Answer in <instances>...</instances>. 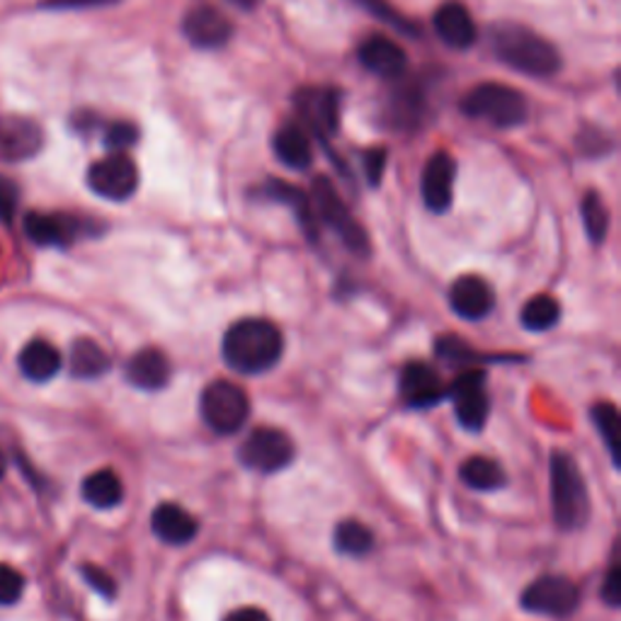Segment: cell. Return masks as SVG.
<instances>
[{"instance_id":"1","label":"cell","mask_w":621,"mask_h":621,"mask_svg":"<svg viewBox=\"0 0 621 621\" xmlns=\"http://www.w3.org/2000/svg\"><path fill=\"white\" fill-rule=\"evenodd\" d=\"M285 350V337H282L275 323L265 319H243L234 323L224 335L222 353L226 365L238 374H263L275 367Z\"/></svg>"},{"instance_id":"2","label":"cell","mask_w":621,"mask_h":621,"mask_svg":"<svg viewBox=\"0 0 621 621\" xmlns=\"http://www.w3.org/2000/svg\"><path fill=\"white\" fill-rule=\"evenodd\" d=\"M490 47L500 63L529 79H551L561 71L559 49L525 25L498 23L490 29Z\"/></svg>"},{"instance_id":"3","label":"cell","mask_w":621,"mask_h":621,"mask_svg":"<svg viewBox=\"0 0 621 621\" xmlns=\"http://www.w3.org/2000/svg\"><path fill=\"white\" fill-rule=\"evenodd\" d=\"M551 505L553 520L563 532H577L590 520V493L575 459L565 452L551 456Z\"/></svg>"},{"instance_id":"4","label":"cell","mask_w":621,"mask_h":621,"mask_svg":"<svg viewBox=\"0 0 621 621\" xmlns=\"http://www.w3.org/2000/svg\"><path fill=\"white\" fill-rule=\"evenodd\" d=\"M462 112L498 129H515L527 122L529 105L520 91L503 83H481L462 100Z\"/></svg>"},{"instance_id":"5","label":"cell","mask_w":621,"mask_h":621,"mask_svg":"<svg viewBox=\"0 0 621 621\" xmlns=\"http://www.w3.org/2000/svg\"><path fill=\"white\" fill-rule=\"evenodd\" d=\"M309 198L319 224L329 226L331 231L353 250V253L357 255L369 253V238L365 234V228L357 224V219L350 214V210H347V204L343 202L341 194H337L329 178H315Z\"/></svg>"},{"instance_id":"6","label":"cell","mask_w":621,"mask_h":621,"mask_svg":"<svg viewBox=\"0 0 621 621\" xmlns=\"http://www.w3.org/2000/svg\"><path fill=\"white\" fill-rule=\"evenodd\" d=\"M200 413L206 428L216 434H234L243 428L250 416V401L246 391L234 381H214L204 389Z\"/></svg>"},{"instance_id":"7","label":"cell","mask_w":621,"mask_h":621,"mask_svg":"<svg viewBox=\"0 0 621 621\" xmlns=\"http://www.w3.org/2000/svg\"><path fill=\"white\" fill-rule=\"evenodd\" d=\"M238 459L250 471L277 474L294 462V442L277 428H255L238 450Z\"/></svg>"},{"instance_id":"8","label":"cell","mask_w":621,"mask_h":621,"mask_svg":"<svg viewBox=\"0 0 621 621\" xmlns=\"http://www.w3.org/2000/svg\"><path fill=\"white\" fill-rule=\"evenodd\" d=\"M520 605L532 614L571 617L581 605V590L563 575H541L522 593Z\"/></svg>"},{"instance_id":"9","label":"cell","mask_w":621,"mask_h":621,"mask_svg":"<svg viewBox=\"0 0 621 621\" xmlns=\"http://www.w3.org/2000/svg\"><path fill=\"white\" fill-rule=\"evenodd\" d=\"M88 188L107 202H127L139 190V168L127 154H110L88 170Z\"/></svg>"},{"instance_id":"10","label":"cell","mask_w":621,"mask_h":621,"mask_svg":"<svg viewBox=\"0 0 621 621\" xmlns=\"http://www.w3.org/2000/svg\"><path fill=\"white\" fill-rule=\"evenodd\" d=\"M446 396L452 398L456 418H459L466 430L471 432L483 430V425L488 420L490 401L486 391V374L481 369L468 367L464 374L454 379L452 386H446Z\"/></svg>"},{"instance_id":"11","label":"cell","mask_w":621,"mask_h":621,"mask_svg":"<svg viewBox=\"0 0 621 621\" xmlns=\"http://www.w3.org/2000/svg\"><path fill=\"white\" fill-rule=\"evenodd\" d=\"M45 146V132L35 119L23 115L0 117V160L25 163Z\"/></svg>"},{"instance_id":"12","label":"cell","mask_w":621,"mask_h":621,"mask_svg":"<svg viewBox=\"0 0 621 621\" xmlns=\"http://www.w3.org/2000/svg\"><path fill=\"white\" fill-rule=\"evenodd\" d=\"M454 184H456V160L440 151L434 154L422 168L420 180V194L422 202L434 214L450 212L454 202Z\"/></svg>"},{"instance_id":"13","label":"cell","mask_w":621,"mask_h":621,"mask_svg":"<svg viewBox=\"0 0 621 621\" xmlns=\"http://www.w3.org/2000/svg\"><path fill=\"white\" fill-rule=\"evenodd\" d=\"M297 107L301 117H307V122L315 134L333 136L341 127V105L343 93L337 88H303L297 93Z\"/></svg>"},{"instance_id":"14","label":"cell","mask_w":621,"mask_h":621,"mask_svg":"<svg viewBox=\"0 0 621 621\" xmlns=\"http://www.w3.org/2000/svg\"><path fill=\"white\" fill-rule=\"evenodd\" d=\"M182 32L192 47L198 49H222L234 35V27L226 15L212 5L192 8L182 20Z\"/></svg>"},{"instance_id":"15","label":"cell","mask_w":621,"mask_h":621,"mask_svg":"<svg viewBox=\"0 0 621 621\" xmlns=\"http://www.w3.org/2000/svg\"><path fill=\"white\" fill-rule=\"evenodd\" d=\"M359 63L369 71L379 75V79L396 81L408 69V53L398 41L389 39L384 35H372L362 41L357 51Z\"/></svg>"},{"instance_id":"16","label":"cell","mask_w":621,"mask_h":621,"mask_svg":"<svg viewBox=\"0 0 621 621\" xmlns=\"http://www.w3.org/2000/svg\"><path fill=\"white\" fill-rule=\"evenodd\" d=\"M401 396L410 408H430L446 398V386L440 374L425 362H408L401 372Z\"/></svg>"},{"instance_id":"17","label":"cell","mask_w":621,"mask_h":621,"mask_svg":"<svg viewBox=\"0 0 621 621\" xmlns=\"http://www.w3.org/2000/svg\"><path fill=\"white\" fill-rule=\"evenodd\" d=\"M450 307L466 321H483L495 307V291L483 277L464 275L450 289Z\"/></svg>"},{"instance_id":"18","label":"cell","mask_w":621,"mask_h":621,"mask_svg":"<svg viewBox=\"0 0 621 621\" xmlns=\"http://www.w3.org/2000/svg\"><path fill=\"white\" fill-rule=\"evenodd\" d=\"M434 32L444 41L446 47L452 49H468L476 45L478 27L474 23V17L462 3H444L440 5L438 13H434Z\"/></svg>"},{"instance_id":"19","label":"cell","mask_w":621,"mask_h":621,"mask_svg":"<svg viewBox=\"0 0 621 621\" xmlns=\"http://www.w3.org/2000/svg\"><path fill=\"white\" fill-rule=\"evenodd\" d=\"M25 234L32 243L41 248H61L75 241V236L81 234V224L71 216L32 212L25 219Z\"/></svg>"},{"instance_id":"20","label":"cell","mask_w":621,"mask_h":621,"mask_svg":"<svg viewBox=\"0 0 621 621\" xmlns=\"http://www.w3.org/2000/svg\"><path fill=\"white\" fill-rule=\"evenodd\" d=\"M151 527H154L156 537L160 541L170 544V547H182V544H190L200 532L198 520L176 503H160L154 510V515H151Z\"/></svg>"},{"instance_id":"21","label":"cell","mask_w":621,"mask_h":621,"mask_svg":"<svg viewBox=\"0 0 621 621\" xmlns=\"http://www.w3.org/2000/svg\"><path fill=\"white\" fill-rule=\"evenodd\" d=\"M127 381L141 391H158L170 381V362L158 347H144L127 362Z\"/></svg>"},{"instance_id":"22","label":"cell","mask_w":621,"mask_h":621,"mask_svg":"<svg viewBox=\"0 0 621 621\" xmlns=\"http://www.w3.org/2000/svg\"><path fill=\"white\" fill-rule=\"evenodd\" d=\"M263 194L272 202H279L289 206V210L297 214V222L301 224L303 231L311 238V241H319V219H315V212H313V204L311 198L303 190L294 188V184L285 182V180H267Z\"/></svg>"},{"instance_id":"23","label":"cell","mask_w":621,"mask_h":621,"mask_svg":"<svg viewBox=\"0 0 621 621\" xmlns=\"http://www.w3.org/2000/svg\"><path fill=\"white\" fill-rule=\"evenodd\" d=\"M275 156L289 170H307L313 163V148L307 132L299 124H287L272 139Z\"/></svg>"},{"instance_id":"24","label":"cell","mask_w":621,"mask_h":621,"mask_svg":"<svg viewBox=\"0 0 621 621\" xmlns=\"http://www.w3.org/2000/svg\"><path fill=\"white\" fill-rule=\"evenodd\" d=\"M422 112H425V93L420 91V85L406 83L389 95L386 119L391 127L396 129L418 127Z\"/></svg>"},{"instance_id":"25","label":"cell","mask_w":621,"mask_h":621,"mask_svg":"<svg viewBox=\"0 0 621 621\" xmlns=\"http://www.w3.org/2000/svg\"><path fill=\"white\" fill-rule=\"evenodd\" d=\"M61 355L47 341H32L20 353V372L29 381H49L59 374Z\"/></svg>"},{"instance_id":"26","label":"cell","mask_w":621,"mask_h":621,"mask_svg":"<svg viewBox=\"0 0 621 621\" xmlns=\"http://www.w3.org/2000/svg\"><path fill=\"white\" fill-rule=\"evenodd\" d=\"M83 500L88 505L97 507V510H112L124 498V486L122 478H119L110 468H100V471L91 474L83 481Z\"/></svg>"},{"instance_id":"27","label":"cell","mask_w":621,"mask_h":621,"mask_svg":"<svg viewBox=\"0 0 621 621\" xmlns=\"http://www.w3.org/2000/svg\"><path fill=\"white\" fill-rule=\"evenodd\" d=\"M69 367L75 379H100L110 372V357L91 337H81L71 347Z\"/></svg>"},{"instance_id":"28","label":"cell","mask_w":621,"mask_h":621,"mask_svg":"<svg viewBox=\"0 0 621 621\" xmlns=\"http://www.w3.org/2000/svg\"><path fill=\"white\" fill-rule=\"evenodd\" d=\"M462 481L478 490V493H493V490L505 486V471L495 459H488V456H471L462 464Z\"/></svg>"},{"instance_id":"29","label":"cell","mask_w":621,"mask_h":621,"mask_svg":"<svg viewBox=\"0 0 621 621\" xmlns=\"http://www.w3.org/2000/svg\"><path fill=\"white\" fill-rule=\"evenodd\" d=\"M335 549L343 556H353V559H362V556L372 553L374 549V534L369 527H365L362 522L357 520H345L335 527L333 534Z\"/></svg>"},{"instance_id":"30","label":"cell","mask_w":621,"mask_h":621,"mask_svg":"<svg viewBox=\"0 0 621 621\" xmlns=\"http://www.w3.org/2000/svg\"><path fill=\"white\" fill-rule=\"evenodd\" d=\"M561 319V307L559 301L549 294H539V297H534L525 303V309L520 313V321L525 325L527 331L532 333H544V331H551L556 323Z\"/></svg>"},{"instance_id":"31","label":"cell","mask_w":621,"mask_h":621,"mask_svg":"<svg viewBox=\"0 0 621 621\" xmlns=\"http://www.w3.org/2000/svg\"><path fill=\"white\" fill-rule=\"evenodd\" d=\"M581 216L587 238H590L593 243H605V238L609 234V210L597 192L585 194L581 202Z\"/></svg>"},{"instance_id":"32","label":"cell","mask_w":621,"mask_h":621,"mask_svg":"<svg viewBox=\"0 0 621 621\" xmlns=\"http://www.w3.org/2000/svg\"><path fill=\"white\" fill-rule=\"evenodd\" d=\"M593 422L602 438L609 456H612L614 466H619V440H621V428H619V410L612 403H597L593 408Z\"/></svg>"},{"instance_id":"33","label":"cell","mask_w":621,"mask_h":621,"mask_svg":"<svg viewBox=\"0 0 621 621\" xmlns=\"http://www.w3.org/2000/svg\"><path fill=\"white\" fill-rule=\"evenodd\" d=\"M355 5H359L367 13H372L374 17H379L381 23L391 25L394 29L403 32V35H410V37H420V27L416 23H410V20L403 17L398 10H394L389 5V0H353Z\"/></svg>"},{"instance_id":"34","label":"cell","mask_w":621,"mask_h":621,"mask_svg":"<svg viewBox=\"0 0 621 621\" xmlns=\"http://www.w3.org/2000/svg\"><path fill=\"white\" fill-rule=\"evenodd\" d=\"M25 590V577L13 565L0 563V605H15Z\"/></svg>"},{"instance_id":"35","label":"cell","mask_w":621,"mask_h":621,"mask_svg":"<svg viewBox=\"0 0 621 621\" xmlns=\"http://www.w3.org/2000/svg\"><path fill=\"white\" fill-rule=\"evenodd\" d=\"M139 132L129 122H112L105 129V146L112 148V154H124V148L136 144Z\"/></svg>"},{"instance_id":"36","label":"cell","mask_w":621,"mask_h":621,"mask_svg":"<svg viewBox=\"0 0 621 621\" xmlns=\"http://www.w3.org/2000/svg\"><path fill=\"white\" fill-rule=\"evenodd\" d=\"M609 148H612V141H609L602 129H583L581 136H577V151L587 158L605 156Z\"/></svg>"},{"instance_id":"37","label":"cell","mask_w":621,"mask_h":621,"mask_svg":"<svg viewBox=\"0 0 621 621\" xmlns=\"http://www.w3.org/2000/svg\"><path fill=\"white\" fill-rule=\"evenodd\" d=\"M386 151L384 148H369L362 163H365V178L369 184H374L379 188L381 178H384V170H386Z\"/></svg>"},{"instance_id":"38","label":"cell","mask_w":621,"mask_h":621,"mask_svg":"<svg viewBox=\"0 0 621 621\" xmlns=\"http://www.w3.org/2000/svg\"><path fill=\"white\" fill-rule=\"evenodd\" d=\"M85 583H88L95 593H100L103 597H115L117 593V585L110 575H107L103 569H97V565H83L81 569Z\"/></svg>"},{"instance_id":"39","label":"cell","mask_w":621,"mask_h":621,"mask_svg":"<svg viewBox=\"0 0 621 621\" xmlns=\"http://www.w3.org/2000/svg\"><path fill=\"white\" fill-rule=\"evenodd\" d=\"M17 206V192L13 182L0 178V222H13Z\"/></svg>"},{"instance_id":"40","label":"cell","mask_w":621,"mask_h":621,"mask_svg":"<svg viewBox=\"0 0 621 621\" xmlns=\"http://www.w3.org/2000/svg\"><path fill=\"white\" fill-rule=\"evenodd\" d=\"M602 599L609 607H619L621 605V569L619 565H612L609 569L605 585H602Z\"/></svg>"},{"instance_id":"41","label":"cell","mask_w":621,"mask_h":621,"mask_svg":"<svg viewBox=\"0 0 621 621\" xmlns=\"http://www.w3.org/2000/svg\"><path fill=\"white\" fill-rule=\"evenodd\" d=\"M119 0H45V8L51 10H88V8H105L115 5Z\"/></svg>"},{"instance_id":"42","label":"cell","mask_w":621,"mask_h":621,"mask_svg":"<svg viewBox=\"0 0 621 621\" xmlns=\"http://www.w3.org/2000/svg\"><path fill=\"white\" fill-rule=\"evenodd\" d=\"M226 621H270V617L258 607H243V609H236V612L228 614Z\"/></svg>"},{"instance_id":"43","label":"cell","mask_w":621,"mask_h":621,"mask_svg":"<svg viewBox=\"0 0 621 621\" xmlns=\"http://www.w3.org/2000/svg\"><path fill=\"white\" fill-rule=\"evenodd\" d=\"M228 3L236 5L238 10H255L263 0H228Z\"/></svg>"},{"instance_id":"44","label":"cell","mask_w":621,"mask_h":621,"mask_svg":"<svg viewBox=\"0 0 621 621\" xmlns=\"http://www.w3.org/2000/svg\"><path fill=\"white\" fill-rule=\"evenodd\" d=\"M5 468H8V459H5V454L0 452V478L5 476Z\"/></svg>"}]
</instances>
